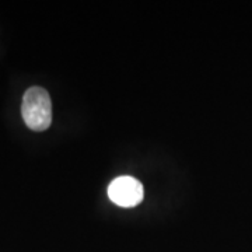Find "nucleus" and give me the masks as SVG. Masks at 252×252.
<instances>
[{"label": "nucleus", "instance_id": "obj_2", "mask_svg": "<svg viewBox=\"0 0 252 252\" xmlns=\"http://www.w3.org/2000/svg\"><path fill=\"white\" fill-rule=\"evenodd\" d=\"M108 196L118 206L135 207L143 200V185L133 177H119L109 184Z\"/></svg>", "mask_w": 252, "mask_h": 252}, {"label": "nucleus", "instance_id": "obj_1", "mask_svg": "<svg viewBox=\"0 0 252 252\" xmlns=\"http://www.w3.org/2000/svg\"><path fill=\"white\" fill-rule=\"evenodd\" d=\"M21 114L31 130H46L52 124V102L48 91L42 87L28 89L23 97Z\"/></svg>", "mask_w": 252, "mask_h": 252}]
</instances>
